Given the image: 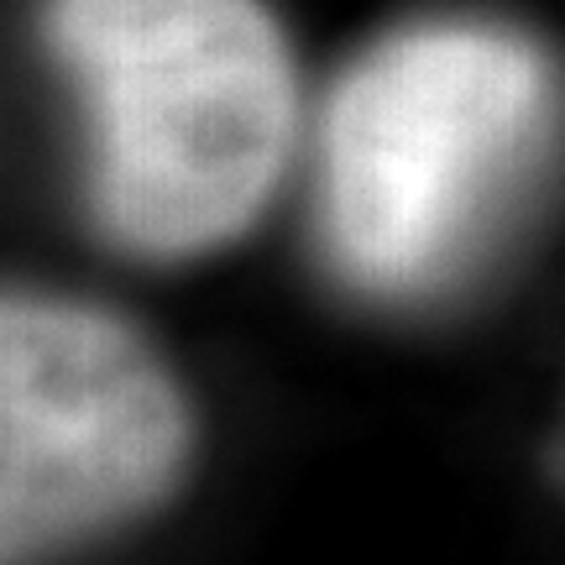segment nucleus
Returning a JSON list of instances; mask_svg holds the SVG:
<instances>
[{
    "mask_svg": "<svg viewBox=\"0 0 565 565\" xmlns=\"http://www.w3.org/2000/svg\"><path fill=\"white\" fill-rule=\"evenodd\" d=\"M565 158V63L498 17L372 38L315 121V246L335 282L424 309L482 278Z\"/></svg>",
    "mask_w": 565,
    "mask_h": 565,
    "instance_id": "nucleus-1",
    "label": "nucleus"
},
{
    "mask_svg": "<svg viewBox=\"0 0 565 565\" xmlns=\"http://www.w3.org/2000/svg\"><path fill=\"white\" fill-rule=\"evenodd\" d=\"M84 210L141 263L242 242L299 147V63L267 0H42Z\"/></svg>",
    "mask_w": 565,
    "mask_h": 565,
    "instance_id": "nucleus-2",
    "label": "nucleus"
},
{
    "mask_svg": "<svg viewBox=\"0 0 565 565\" xmlns=\"http://www.w3.org/2000/svg\"><path fill=\"white\" fill-rule=\"evenodd\" d=\"M200 456L179 366L121 309L11 288L0 303V565H53L173 503Z\"/></svg>",
    "mask_w": 565,
    "mask_h": 565,
    "instance_id": "nucleus-3",
    "label": "nucleus"
},
{
    "mask_svg": "<svg viewBox=\"0 0 565 565\" xmlns=\"http://www.w3.org/2000/svg\"><path fill=\"white\" fill-rule=\"evenodd\" d=\"M550 477H555V487H561V498H565V419H561L555 445H550Z\"/></svg>",
    "mask_w": 565,
    "mask_h": 565,
    "instance_id": "nucleus-4",
    "label": "nucleus"
}]
</instances>
